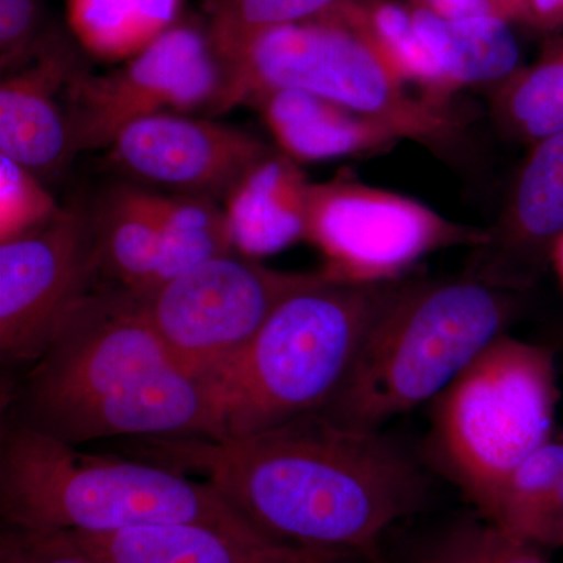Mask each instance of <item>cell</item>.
Returning a JSON list of instances; mask_svg holds the SVG:
<instances>
[{"instance_id": "6da1fadb", "label": "cell", "mask_w": 563, "mask_h": 563, "mask_svg": "<svg viewBox=\"0 0 563 563\" xmlns=\"http://www.w3.org/2000/svg\"><path fill=\"white\" fill-rule=\"evenodd\" d=\"M151 462L203 476L269 539L383 563L385 532L421 509L428 474L383 431L310 412L240 439H140Z\"/></svg>"}, {"instance_id": "7a4b0ae2", "label": "cell", "mask_w": 563, "mask_h": 563, "mask_svg": "<svg viewBox=\"0 0 563 563\" xmlns=\"http://www.w3.org/2000/svg\"><path fill=\"white\" fill-rule=\"evenodd\" d=\"M13 420L80 446L113 437H218L213 383L181 368L140 296L95 288L29 368Z\"/></svg>"}, {"instance_id": "3957f363", "label": "cell", "mask_w": 563, "mask_h": 563, "mask_svg": "<svg viewBox=\"0 0 563 563\" xmlns=\"http://www.w3.org/2000/svg\"><path fill=\"white\" fill-rule=\"evenodd\" d=\"M3 525L102 533L162 525H207L269 539L207 481L151 461L80 453L10 418L0 435Z\"/></svg>"}, {"instance_id": "277c9868", "label": "cell", "mask_w": 563, "mask_h": 563, "mask_svg": "<svg viewBox=\"0 0 563 563\" xmlns=\"http://www.w3.org/2000/svg\"><path fill=\"white\" fill-rule=\"evenodd\" d=\"M518 314L515 291L465 273L399 282L346 379L320 410L358 431L431 404Z\"/></svg>"}, {"instance_id": "5b68a950", "label": "cell", "mask_w": 563, "mask_h": 563, "mask_svg": "<svg viewBox=\"0 0 563 563\" xmlns=\"http://www.w3.org/2000/svg\"><path fill=\"white\" fill-rule=\"evenodd\" d=\"M401 280L352 284L321 273L288 296L246 350L211 379L218 406L213 440L252 435L321 410L342 387Z\"/></svg>"}, {"instance_id": "8992f818", "label": "cell", "mask_w": 563, "mask_h": 563, "mask_svg": "<svg viewBox=\"0 0 563 563\" xmlns=\"http://www.w3.org/2000/svg\"><path fill=\"white\" fill-rule=\"evenodd\" d=\"M559 401L558 347L504 333L431 402L429 459L485 515L554 437Z\"/></svg>"}, {"instance_id": "52a82bcc", "label": "cell", "mask_w": 563, "mask_h": 563, "mask_svg": "<svg viewBox=\"0 0 563 563\" xmlns=\"http://www.w3.org/2000/svg\"><path fill=\"white\" fill-rule=\"evenodd\" d=\"M211 113L251 106L263 92L298 90L384 122L402 140L443 146L461 121L451 107L410 92L388 73L342 10L320 20L262 33L222 65Z\"/></svg>"}, {"instance_id": "ba28073f", "label": "cell", "mask_w": 563, "mask_h": 563, "mask_svg": "<svg viewBox=\"0 0 563 563\" xmlns=\"http://www.w3.org/2000/svg\"><path fill=\"white\" fill-rule=\"evenodd\" d=\"M490 229L448 220L420 201L363 184L336 179L312 184L306 240L324 257L329 279L390 284L417 263L453 247L484 246Z\"/></svg>"}, {"instance_id": "9c48e42d", "label": "cell", "mask_w": 563, "mask_h": 563, "mask_svg": "<svg viewBox=\"0 0 563 563\" xmlns=\"http://www.w3.org/2000/svg\"><path fill=\"white\" fill-rule=\"evenodd\" d=\"M320 274L280 272L231 252L139 296L174 361L211 380L246 350L288 296Z\"/></svg>"}, {"instance_id": "30bf717a", "label": "cell", "mask_w": 563, "mask_h": 563, "mask_svg": "<svg viewBox=\"0 0 563 563\" xmlns=\"http://www.w3.org/2000/svg\"><path fill=\"white\" fill-rule=\"evenodd\" d=\"M224 69L206 22L179 20L120 68L77 70L66 87L76 151L107 150L133 122L158 113L211 111Z\"/></svg>"}, {"instance_id": "8fae6325", "label": "cell", "mask_w": 563, "mask_h": 563, "mask_svg": "<svg viewBox=\"0 0 563 563\" xmlns=\"http://www.w3.org/2000/svg\"><path fill=\"white\" fill-rule=\"evenodd\" d=\"M102 276L91 213L62 209L43 228L0 243V357L31 366Z\"/></svg>"}, {"instance_id": "7c38bea8", "label": "cell", "mask_w": 563, "mask_h": 563, "mask_svg": "<svg viewBox=\"0 0 563 563\" xmlns=\"http://www.w3.org/2000/svg\"><path fill=\"white\" fill-rule=\"evenodd\" d=\"M243 129L184 113H158L128 125L107 147L118 172L168 195L224 202L273 152Z\"/></svg>"}, {"instance_id": "4fadbf2b", "label": "cell", "mask_w": 563, "mask_h": 563, "mask_svg": "<svg viewBox=\"0 0 563 563\" xmlns=\"http://www.w3.org/2000/svg\"><path fill=\"white\" fill-rule=\"evenodd\" d=\"M490 239L473 251L466 273L518 291L553 265L563 236V131L529 146Z\"/></svg>"}, {"instance_id": "5bb4252c", "label": "cell", "mask_w": 563, "mask_h": 563, "mask_svg": "<svg viewBox=\"0 0 563 563\" xmlns=\"http://www.w3.org/2000/svg\"><path fill=\"white\" fill-rule=\"evenodd\" d=\"M77 70L68 44L51 35L32 63L5 74L0 85V155L43 180L60 176L77 152L58 101Z\"/></svg>"}, {"instance_id": "9a60e30c", "label": "cell", "mask_w": 563, "mask_h": 563, "mask_svg": "<svg viewBox=\"0 0 563 563\" xmlns=\"http://www.w3.org/2000/svg\"><path fill=\"white\" fill-rule=\"evenodd\" d=\"M74 536L107 563H347L357 558L277 540L246 539L207 525L143 526Z\"/></svg>"}, {"instance_id": "2e32d148", "label": "cell", "mask_w": 563, "mask_h": 563, "mask_svg": "<svg viewBox=\"0 0 563 563\" xmlns=\"http://www.w3.org/2000/svg\"><path fill=\"white\" fill-rule=\"evenodd\" d=\"M251 106L261 113L279 151L298 163L374 154L402 140L384 122L310 92H263Z\"/></svg>"}, {"instance_id": "e0dca14e", "label": "cell", "mask_w": 563, "mask_h": 563, "mask_svg": "<svg viewBox=\"0 0 563 563\" xmlns=\"http://www.w3.org/2000/svg\"><path fill=\"white\" fill-rule=\"evenodd\" d=\"M310 187L299 163L282 151L258 162L222 202L235 247L257 257L306 240Z\"/></svg>"}, {"instance_id": "ac0fdd59", "label": "cell", "mask_w": 563, "mask_h": 563, "mask_svg": "<svg viewBox=\"0 0 563 563\" xmlns=\"http://www.w3.org/2000/svg\"><path fill=\"white\" fill-rule=\"evenodd\" d=\"M412 10L418 32L453 96L465 88L490 90L520 68L514 22L496 16L443 20Z\"/></svg>"}, {"instance_id": "d6986e66", "label": "cell", "mask_w": 563, "mask_h": 563, "mask_svg": "<svg viewBox=\"0 0 563 563\" xmlns=\"http://www.w3.org/2000/svg\"><path fill=\"white\" fill-rule=\"evenodd\" d=\"M102 276L136 295L155 287L163 258L157 191L117 188L91 213Z\"/></svg>"}, {"instance_id": "ffe728a7", "label": "cell", "mask_w": 563, "mask_h": 563, "mask_svg": "<svg viewBox=\"0 0 563 563\" xmlns=\"http://www.w3.org/2000/svg\"><path fill=\"white\" fill-rule=\"evenodd\" d=\"M342 14L399 84L415 85L429 102L451 107L453 92L418 32L409 3L351 0Z\"/></svg>"}, {"instance_id": "44dd1931", "label": "cell", "mask_w": 563, "mask_h": 563, "mask_svg": "<svg viewBox=\"0 0 563 563\" xmlns=\"http://www.w3.org/2000/svg\"><path fill=\"white\" fill-rule=\"evenodd\" d=\"M495 124L507 139L532 146L563 131V33L537 60L488 90Z\"/></svg>"}, {"instance_id": "7402d4cb", "label": "cell", "mask_w": 563, "mask_h": 563, "mask_svg": "<svg viewBox=\"0 0 563 563\" xmlns=\"http://www.w3.org/2000/svg\"><path fill=\"white\" fill-rule=\"evenodd\" d=\"M184 0H68V24L81 47L122 63L180 20Z\"/></svg>"}, {"instance_id": "603a6c76", "label": "cell", "mask_w": 563, "mask_h": 563, "mask_svg": "<svg viewBox=\"0 0 563 563\" xmlns=\"http://www.w3.org/2000/svg\"><path fill=\"white\" fill-rule=\"evenodd\" d=\"M483 517L540 547L563 517V439L551 437L537 448L510 474Z\"/></svg>"}, {"instance_id": "cb8c5ba5", "label": "cell", "mask_w": 563, "mask_h": 563, "mask_svg": "<svg viewBox=\"0 0 563 563\" xmlns=\"http://www.w3.org/2000/svg\"><path fill=\"white\" fill-rule=\"evenodd\" d=\"M157 195L163 228V258L154 288L199 263L233 252L235 244L224 207L196 196Z\"/></svg>"}, {"instance_id": "d4e9b609", "label": "cell", "mask_w": 563, "mask_h": 563, "mask_svg": "<svg viewBox=\"0 0 563 563\" xmlns=\"http://www.w3.org/2000/svg\"><path fill=\"white\" fill-rule=\"evenodd\" d=\"M351 0H207V31L222 65L262 33L331 16Z\"/></svg>"}, {"instance_id": "484cf974", "label": "cell", "mask_w": 563, "mask_h": 563, "mask_svg": "<svg viewBox=\"0 0 563 563\" xmlns=\"http://www.w3.org/2000/svg\"><path fill=\"white\" fill-rule=\"evenodd\" d=\"M542 550L479 515L433 533L404 563H551Z\"/></svg>"}, {"instance_id": "4316f807", "label": "cell", "mask_w": 563, "mask_h": 563, "mask_svg": "<svg viewBox=\"0 0 563 563\" xmlns=\"http://www.w3.org/2000/svg\"><path fill=\"white\" fill-rule=\"evenodd\" d=\"M60 210L43 179L0 155V243L43 228Z\"/></svg>"}, {"instance_id": "83f0119b", "label": "cell", "mask_w": 563, "mask_h": 563, "mask_svg": "<svg viewBox=\"0 0 563 563\" xmlns=\"http://www.w3.org/2000/svg\"><path fill=\"white\" fill-rule=\"evenodd\" d=\"M0 563H107L74 533L2 526Z\"/></svg>"}, {"instance_id": "f1b7e54d", "label": "cell", "mask_w": 563, "mask_h": 563, "mask_svg": "<svg viewBox=\"0 0 563 563\" xmlns=\"http://www.w3.org/2000/svg\"><path fill=\"white\" fill-rule=\"evenodd\" d=\"M41 0H0V68L14 73L33 62L46 44Z\"/></svg>"}, {"instance_id": "f546056e", "label": "cell", "mask_w": 563, "mask_h": 563, "mask_svg": "<svg viewBox=\"0 0 563 563\" xmlns=\"http://www.w3.org/2000/svg\"><path fill=\"white\" fill-rule=\"evenodd\" d=\"M407 3L443 20L496 16L515 24V13L509 0H409Z\"/></svg>"}, {"instance_id": "4dcf8cb0", "label": "cell", "mask_w": 563, "mask_h": 563, "mask_svg": "<svg viewBox=\"0 0 563 563\" xmlns=\"http://www.w3.org/2000/svg\"><path fill=\"white\" fill-rule=\"evenodd\" d=\"M536 32L558 33L563 29V0H521L520 22Z\"/></svg>"}, {"instance_id": "1f68e13d", "label": "cell", "mask_w": 563, "mask_h": 563, "mask_svg": "<svg viewBox=\"0 0 563 563\" xmlns=\"http://www.w3.org/2000/svg\"><path fill=\"white\" fill-rule=\"evenodd\" d=\"M540 547L543 550H559V548H563V517L559 518L558 521L553 526H551L550 531H548L547 536L542 540V544Z\"/></svg>"}, {"instance_id": "d6a6232c", "label": "cell", "mask_w": 563, "mask_h": 563, "mask_svg": "<svg viewBox=\"0 0 563 563\" xmlns=\"http://www.w3.org/2000/svg\"><path fill=\"white\" fill-rule=\"evenodd\" d=\"M551 266H553L555 273H558L559 280H561L563 287V236L559 240V243L555 244L553 265Z\"/></svg>"}, {"instance_id": "836d02e7", "label": "cell", "mask_w": 563, "mask_h": 563, "mask_svg": "<svg viewBox=\"0 0 563 563\" xmlns=\"http://www.w3.org/2000/svg\"><path fill=\"white\" fill-rule=\"evenodd\" d=\"M510 5H512L515 13V24L520 22V10H521V0H509Z\"/></svg>"}]
</instances>
